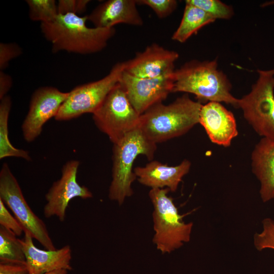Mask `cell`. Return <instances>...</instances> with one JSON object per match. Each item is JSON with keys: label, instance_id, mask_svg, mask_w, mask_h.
Returning a JSON list of instances; mask_svg holds the SVG:
<instances>
[{"label": "cell", "instance_id": "1", "mask_svg": "<svg viewBox=\"0 0 274 274\" xmlns=\"http://www.w3.org/2000/svg\"><path fill=\"white\" fill-rule=\"evenodd\" d=\"M87 16L67 13L58 14L51 22L42 23L41 30L45 38L56 53L65 51L82 55L93 54L104 50L116 33L114 27H89Z\"/></svg>", "mask_w": 274, "mask_h": 274}, {"label": "cell", "instance_id": "2", "mask_svg": "<svg viewBox=\"0 0 274 274\" xmlns=\"http://www.w3.org/2000/svg\"><path fill=\"white\" fill-rule=\"evenodd\" d=\"M202 105L187 94L168 105L157 104L141 115L139 127L155 144L181 136L199 123Z\"/></svg>", "mask_w": 274, "mask_h": 274}, {"label": "cell", "instance_id": "3", "mask_svg": "<svg viewBox=\"0 0 274 274\" xmlns=\"http://www.w3.org/2000/svg\"><path fill=\"white\" fill-rule=\"evenodd\" d=\"M231 87L227 76L218 69L217 59L192 60L175 70L172 92L190 93L200 102H224L238 108V98L231 94Z\"/></svg>", "mask_w": 274, "mask_h": 274}, {"label": "cell", "instance_id": "4", "mask_svg": "<svg viewBox=\"0 0 274 274\" xmlns=\"http://www.w3.org/2000/svg\"><path fill=\"white\" fill-rule=\"evenodd\" d=\"M156 149V144L150 141L140 127L113 144L112 181L108 193L110 200L121 206L127 197L133 195L131 185L136 179L132 170L134 160L140 155L151 160Z\"/></svg>", "mask_w": 274, "mask_h": 274}, {"label": "cell", "instance_id": "5", "mask_svg": "<svg viewBox=\"0 0 274 274\" xmlns=\"http://www.w3.org/2000/svg\"><path fill=\"white\" fill-rule=\"evenodd\" d=\"M167 188H152L149 196L153 206L152 219L155 231L152 242L162 254H169L180 248L191 239L193 223H186Z\"/></svg>", "mask_w": 274, "mask_h": 274}, {"label": "cell", "instance_id": "6", "mask_svg": "<svg viewBox=\"0 0 274 274\" xmlns=\"http://www.w3.org/2000/svg\"><path fill=\"white\" fill-rule=\"evenodd\" d=\"M258 73L250 92L238 99V108L259 135L274 140V74L271 70Z\"/></svg>", "mask_w": 274, "mask_h": 274}, {"label": "cell", "instance_id": "7", "mask_svg": "<svg viewBox=\"0 0 274 274\" xmlns=\"http://www.w3.org/2000/svg\"><path fill=\"white\" fill-rule=\"evenodd\" d=\"M92 115L96 126L113 144L140 126L141 115L131 105L119 82Z\"/></svg>", "mask_w": 274, "mask_h": 274}, {"label": "cell", "instance_id": "8", "mask_svg": "<svg viewBox=\"0 0 274 274\" xmlns=\"http://www.w3.org/2000/svg\"><path fill=\"white\" fill-rule=\"evenodd\" d=\"M0 199L12 211L24 233L29 234L46 250L56 249L46 224L28 204L17 179L6 162L3 164L0 171Z\"/></svg>", "mask_w": 274, "mask_h": 274}, {"label": "cell", "instance_id": "9", "mask_svg": "<svg viewBox=\"0 0 274 274\" xmlns=\"http://www.w3.org/2000/svg\"><path fill=\"white\" fill-rule=\"evenodd\" d=\"M124 68V62L117 63L104 78L75 87L68 92L54 119L68 121L84 114H93L119 82Z\"/></svg>", "mask_w": 274, "mask_h": 274}, {"label": "cell", "instance_id": "10", "mask_svg": "<svg viewBox=\"0 0 274 274\" xmlns=\"http://www.w3.org/2000/svg\"><path fill=\"white\" fill-rule=\"evenodd\" d=\"M80 161H67L62 166L61 176L54 182L45 195L46 203L44 207L46 218L57 217L64 221L66 208L70 201L75 197L88 199L93 197L92 192L77 182V176Z\"/></svg>", "mask_w": 274, "mask_h": 274}, {"label": "cell", "instance_id": "11", "mask_svg": "<svg viewBox=\"0 0 274 274\" xmlns=\"http://www.w3.org/2000/svg\"><path fill=\"white\" fill-rule=\"evenodd\" d=\"M68 95V92H62L52 86L41 87L33 92L28 111L21 125L26 142H32L40 136L44 124L56 117Z\"/></svg>", "mask_w": 274, "mask_h": 274}, {"label": "cell", "instance_id": "12", "mask_svg": "<svg viewBox=\"0 0 274 274\" xmlns=\"http://www.w3.org/2000/svg\"><path fill=\"white\" fill-rule=\"evenodd\" d=\"M174 73L157 78H139L124 71L119 83L131 105L142 115L153 106L165 100L172 92Z\"/></svg>", "mask_w": 274, "mask_h": 274}, {"label": "cell", "instance_id": "13", "mask_svg": "<svg viewBox=\"0 0 274 274\" xmlns=\"http://www.w3.org/2000/svg\"><path fill=\"white\" fill-rule=\"evenodd\" d=\"M179 58L176 51L152 43L135 56L124 62V71L139 78H154L174 73L175 63Z\"/></svg>", "mask_w": 274, "mask_h": 274}, {"label": "cell", "instance_id": "14", "mask_svg": "<svg viewBox=\"0 0 274 274\" xmlns=\"http://www.w3.org/2000/svg\"><path fill=\"white\" fill-rule=\"evenodd\" d=\"M199 123L213 143L224 147L230 146L232 140L238 135L233 113L220 102L211 101L202 105Z\"/></svg>", "mask_w": 274, "mask_h": 274}, {"label": "cell", "instance_id": "15", "mask_svg": "<svg viewBox=\"0 0 274 274\" xmlns=\"http://www.w3.org/2000/svg\"><path fill=\"white\" fill-rule=\"evenodd\" d=\"M32 238L29 234L24 233V238L20 239L29 274H45L59 269H72V252L69 245L55 250H44L34 245Z\"/></svg>", "mask_w": 274, "mask_h": 274}, {"label": "cell", "instance_id": "16", "mask_svg": "<svg viewBox=\"0 0 274 274\" xmlns=\"http://www.w3.org/2000/svg\"><path fill=\"white\" fill-rule=\"evenodd\" d=\"M191 162L184 159L176 166H169L156 160H151L144 167H136L133 172L139 182L152 188L169 189L175 192L183 178L191 167Z\"/></svg>", "mask_w": 274, "mask_h": 274}, {"label": "cell", "instance_id": "17", "mask_svg": "<svg viewBox=\"0 0 274 274\" xmlns=\"http://www.w3.org/2000/svg\"><path fill=\"white\" fill-rule=\"evenodd\" d=\"M137 4L136 0H108L96 7L87 19L99 28H112L120 23L142 26L144 22Z\"/></svg>", "mask_w": 274, "mask_h": 274}, {"label": "cell", "instance_id": "18", "mask_svg": "<svg viewBox=\"0 0 274 274\" xmlns=\"http://www.w3.org/2000/svg\"><path fill=\"white\" fill-rule=\"evenodd\" d=\"M251 158L252 172L260 182L262 201L274 200V140L262 138L255 146Z\"/></svg>", "mask_w": 274, "mask_h": 274}, {"label": "cell", "instance_id": "19", "mask_svg": "<svg viewBox=\"0 0 274 274\" xmlns=\"http://www.w3.org/2000/svg\"><path fill=\"white\" fill-rule=\"evenodd\" d=\"M214 21L215 20L203 10L185 2L182 20L172 39L184 43L202 27Z\"/></svg>", "mask_w": 274, "mask_h": 274}, {"label": "cell", "instance_id": "20", "mask_svg": "<svg viewBox=\"0 0 274 274\" xmlns=\"http://www.w3.org/2000/svg\"><path fill=\"white\" fill-rule=\"evenodd\" d=\"M12 106L9 95L1 99L0 102V159L9 157L21 158L27 161L31 160L29 152L17 149L11 143L8 135V119Z\"/></svg>", "mask_w": 274, "mask_h": 274}, {"label": "cell", "instance_id": "21", "mask_svg": "<svg viewBox=\"0 0 274 274\" xmlns=\"http://www.w3.org/2000/svg\"><path fill=\"white\" fill-rule=\"evenodd\" d=\"M10 230L0 225V262L26 263L20 239Z\"/></svg>", "mask_w": 274, "mask_h": 274}, {"label": "cell", "instance_id": "22", "mask_svg": "<svg viewBox=\"0 0 274 274\" xmlns=\"http://www.w3.org/2000/svg\"><path fill=\"white\" fill-rule=\"evenodd\" d=\"M29 17L33 21L48 23L58 16L57 3L54 0H27Z\"/></svg>", "mask_w": 274, "mask_h": 274}, {"label": "cell", "instance_id": "23", "mask_svg": "<svg viewBox=\"0 0 274 274\" xmlns=\"http://www.w3.org/2000/svg\"><path fill=\"white\" fill-rule=\"evenodd\" d=\"M185 2L202 9L215 20L229 19L234 14L232 7L219 0H186Z\"/></svg>", "mask_w": 274, "mask_h": 274}, {"label": "cell", "instance_id": "24", "mask_svg": "<svg viewBox=\"0 0 274 274\" xmlns=\"http://www.w3.org/2000/svg\"><path fill=\"white\" fill-rule=\"evenodd\" d=\"M262 225V231L254 235V247L259 251L265 249L274 250V220L270 218H264Z\"/></svg>", "mask_w": 274, "mask_h": 274}, {"label": "cell", "instance_id": "25", "mask_svg": "<svg viewBox=\"0 0 274 274\" xmlns=\"http://www.w3.org/2000/svg\"><path fill=\"white\" fill-rule=\"evenodd\" d=\"M138 5H146L151 8L160 19L169 16L176 9V0H136Z\"/></svg>", "mask_w": 274, "mask_h": 274}, {"label": "cell", "instance_id": "26", "mask_svg": "<svg viewBox=\"0 0 274 274\" xmlns=\"http://www.w3.org/2000/svg\"><path fill=\"white\" fill-rule=\"evenodd\" d=\"M22 54L19 45L14 43H0V69L7 67L10 61Z\"/></svg>", "mask_w": 274, "mask_h": 274}, {"label": "cell", "instance_id": "27", "mask_svg": "<svg viewBox=\"0 0 274 274\" xmlns=\"http://www.w3.org/2000/svg\"><path fill=\"white\" fill-rule=\"evenodd\" d=\"M0 225L13 231L16 236L21 235L23 229L17 220L8 211L0 199Z\"/></svg>", "mask_w": 274, "mask_h": 274}, {"label": "cell", "instance_id": "28", "mask_svg": "<svg viewBox=\"0 0 274 274\" xmlns=\"http://www.w3.org/2000/svg\"><path fill=\"white\" fill-rule=\"evenodd\" d=\"M90 2L89 0H59L57 3L58 14H81L85 11Z\"/></svg>", "mask_w": 274, "mask_h": 274}, {"label": "cell", "instance_id": "29", "mask_svg": "<svg viewBox=\"0 0 274 274\" xmlns=\"http://www.w3.org/2000/svg\"><path fill=\"white\" fill-rule=\"evenodd\" d=\"M0 274H29L26 263L0 262Z\"/></svg>", "mask_w": 274, "mask_h": 274}, {"label": "cell", "instance_id": "30", "mask_svg": "<svg viewBox=\"0 0 274 274\" xmlns=\"http://www.w3.org/2000/svg\"><path fill=\"white\" fill-rule=\"evenodd\" d=\"M12 79L3 71H0V99L7 95L12 85Z\"/></svg>", "mask_w": 274, "mask_h": 274}, {"label": "cell", "instance_id": "31", "mask_svg": "<svg viewBox=\"0 0 274 274\" xmlns=\"http://www.w3.org/2000/svg\"><path fill=\"white\" fill-rule=\"evenodd\" d=\"M68 271L65 269H59L49 272L45 274H67Z\"/></svg>", "mask_w": 274, "mask_h": 274}, {"label": "cell", "instance_id": "32", "mask_svg": "<svg viewBox=\"0 0 274 274\" xmlns=\"http://www.w3.org/2000/svg\"><path fill=\"white\" fill-rule=\"evenodd\" d=\"M273 4H274V1H271V2L264 3V4L262 5L261 6L263 7H267L268 6L273 5ZM271 70V72L274 74V69Z\"/></svg>", "mask_w": 274, "mask_h": 274}]
</instances>
